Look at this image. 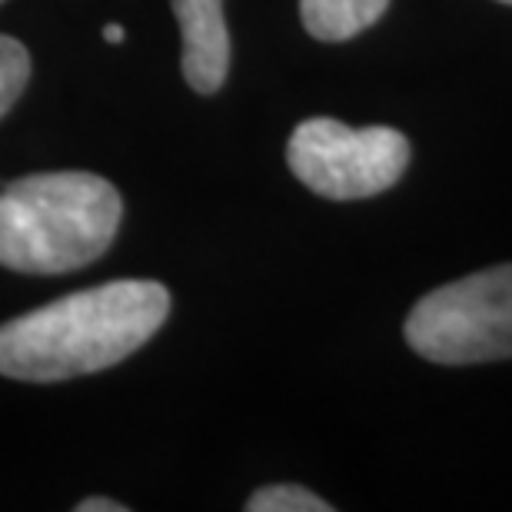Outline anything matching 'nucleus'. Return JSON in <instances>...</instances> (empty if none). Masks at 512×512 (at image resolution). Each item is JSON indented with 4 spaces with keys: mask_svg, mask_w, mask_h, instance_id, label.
<instances>
[{
    "mask_svg": "<svg viewBox=\"0 0 512 512\" xmlns=\"http://www.w3.org/2000/svg\"><path fill=\"white\" fill-rule=\"evenodd\" d=\"M124 37H127V34H124V27H120V24H107V27H104V40H110V44H120Z\"/></svg>",
    "mask_w": 512,
    "mask_h": 512,
    "instance_id": "obj_10",
    "label": "nucleus"
},
{
    "mask_svg": "<svg viewBox=\"0 0 512 512\" xmlns=\"http://www.w3.org/2000/svg\"><path fill=\"white\" fill-rule=\"evenodd\" d=\"M403 333L413 353L439 366L512 360V263L426 293L409 310Z\"/></svg>",
    "mask_w": 512,
    "mask_h": 512,
    "instance_id": "obj_3",
    "label": "nucleus"
},
{
    "mask_svg": "<svg viewBox=\"0 0 512 512\" xmlns=\"http://www.w3.org/2000/svg\"><path fill=\"white\" fill-rule=\"evenodd\" d=\"M170 316L157 280H114L20 313L0 326V376L64 383L124 363Z\"/></svg>",
    "mask_w": 512,
    "mask_h": 512,
    "instance_id": "obj_1",
    "label": "nucleus"
},
{
    "mask_svg": "<svg viewBox=\"0 0 512 512\" xmlns=\"http://www.w3.org/2000/svg\"><path fill=\"white\" fill-rule=\"evenodd\" d=\"M293 177L326 200H366L409 167V140L393 127H346L333 117L303 120L286 143Z\"/></svg>",
    "mask_w": 512,
    "mask_h": 512,
    "instance_id": "obj_4",
    "label": "nucleus"
},
{
    "mask_svg": "<svg viewBox=\"0 0 512 512\" xmlns=\"http://www.w3.org/2000/svg\"><path fill=\"white\" fill-rule=\"evenodd\" d=\"M77 512H127L124 503H114V499H104V496H90V499H80L74 506Z\"/></svg>",
    "mask_w": 512,
    "mask_h": 512,
    "instance_id": "obj_9",
    "label": "nucleus"
},
{
    "mask_svg": "<svg viewBox=\"0 0 512 512\" xmlns=\"http://www.w3.org/2000/svg\"><path fill=\"white\" fill-rule=\"evenodd\" d=\"M30 80V54L20 40L0 34V117L17 104Z\"/></svg>",
    "mask_w": 512,
    "mask_h": 512,
    "instance_id": "obj_8",
    "label": "nucleus"
},
{
    "mask_svg": "<svg viewBox=\"0 0 512 512\" xmlns=\"http://www.w3.org/2000/svg\"><path fill=\"white\" fill-rule=\"evenodd\" d=\"M0 4H4V0H0Z\"/></svg>",
    "mask_w": 512,
    "mask_h": 512,
    "instance_id": "obj_12",
    "label": "nucleus"
},
{
    "mask_svg": "<svg viewBox=\"0 0 512 512\" xmlns=\"http://www.w3.org/2000/svg\"><path fill=\"white\" fill-rule=\"evenodd\" d=\"M124 203L110 180L84 170L30 173L0 187V266L54 276L100 260Z\"/></svg>",
    "mask_w": 512,
    "mask_h": 512,
    "instance_id": "obj_2",
    "label": "nucleus"
},
{
    "mask_svg": "<svg viewBox=\"0 0 512 512\" xmlns=\"http://www.w3.org/2000/svg\"><path fill=\"white\" fill-rule=\"evenodd\" d=\"M389 0H300L306 34L323 44H343L370 30L386 14Z\"/></svg>",
    "mask_w": 512,
    "mask_h": 512,
    "instance_id": "obj_6",
    "label": "nucleus"
},
{
    "mask_svg": "<svg viewBox=\"0 0 512 512\" xmlns=\"http://www.w3.org/2000/svg\"><path fill=\"white\" fill-rule=\"evenodd\" d=\"M183 37V77L197 94L210 97L230 74V30L223 0H170Z\"/></svg>",
    "mask_w": 512,
    "mask_h": 512,
    "instance_id": "obj_5",
    "label": "nucleus"
},
{
    "mask_svg": "<svg viewBox=\"0 0 512 512\" xmlns=\"http://www.w3.org/2000/svg\"><path fill=\"white\" fill-rule=\"evenodd\" d=\"M247 512H333V506L296 483H276L256 489L247 499Z\"/></svg>",
    "mask_w": 512,
    "mask_h": 512,
    "instance_id": "obj_7",
    "label": "nucleus"
},
{
    "mask_svg": "<svg viewBox=\"0 0 512 512\" xmlns=\"http://www.w3.org/2000/svg\"><path fill=\"white\" fill-rule=\"evenodd\" d=\"M503 4H512V0H503Z\"/></svg>",
    "mask_w": 512,
    "mask_h": 512,
    "instance_id": "obj_11",
    "label": "nucleus"
}]
</instances>
